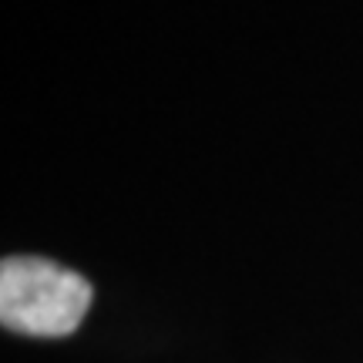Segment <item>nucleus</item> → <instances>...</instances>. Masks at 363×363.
I'll list each match as a JSON object with an SVG mask.
<instances>
[{
  "label": "nucleus",
  "instance_id": "f257e3e1",
  "mask_svg": "<svg viewBox=\"0 0 363 363\" xmlns=\"http://www.w3.org/2000/svg\"><path fill=\"white\" fill-rule=\"evenodd\" d=\"M91 283L38 256H11L0 266V320L27 337H67L91 306Z\"/></svg>",
  "mask_w": 363,
  "mask_h": 363
}]
</instances>
